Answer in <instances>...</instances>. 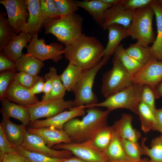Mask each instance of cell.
Instances as JSON below:
<instances>
[{
	"label": "cell",
	"mask_w": 162,
	"mask_h": 162,
	"mask_svg": "<svg viewBox=\"0 0 162 162\" xmlns=\"http://www.w3.org/2000/svg\"><path fill=\"white\" fill-rule=\"evenodd\" d=\"M87 108V114L82 119L73 118L64 126L63 130L72 142L81 143L91 140L102 128L107 125L110 111H102L97 107Z\"/></svg>",
	"instance_id": "obj_2"
},
{
	"label": "cell",
	"mask_w": 162,
	"mask_h": 162,
	"mask_svg": "<svg viewBox=\"0 0 162 162\" xmlns=\"http://www.w3.org/2000/svg\"><path fill=\"white\" fill-rule=\"evenodd\" d=\"M49 72L46 74L44 78L51 79L52 83V91L49 100L64 98L66 91L55 67H50Z\"/></svg>",
	"instance_id": "obj_34"
},
{
	"label": "cell",
	"mask_w": 162,
	"mask_h": 162,
	"mask_svg": "<svg viewBox=\"0 0 162 162\" xmlns=\"http://www.w3.org/2000/svg\"><path fill=\"white\" fill-rule=\"evenodd\" d=\"M29 18L22 32L32 35L40 32L45 21L40 9V0H26Z\"/></svg>",
	"instance_id": "obj_17"
},
{
	"label": "cell",
	"mask_w": 162,
	"mask_h": 162,
	"mask_svg": "<svg viewBox=\"0 0 162 162\" xmlns=\"http://www.w3.org/2000/svg\"><path fill=\"white\" fill-rule=\"evenodd\" d=\"M5 96L9 101L23 106H31L39 101L29 89L14 80L7 90Z\"/></svg>",
	"instance_id": "obj_16"
},
{
	"label": "cell",
	"mask_w": 162,
	"mask_h": 162,
	"mask_svg": "<svg viewBox=\"0 0 162 162\" xmlns=\"http://www.w3.org/2000/svg\"><path fill=\"white\" fill-rule=\"evenodd\" d=\"M104 49L95 37L82 34L72 43L65 46L63 54L69 63L84 70L100 62L104 56Z\"/></svg>",
	"instance_id": "obj_1"
},
{
	"label": "cell",
	"mask_w": 162,
	"mask_h": 162,
	"mask_svg": "<svg viewBox=\"0 0 162 162\" xmlns=\"http://www.w3.org/2000/svg\"><path fill=\"white\" fill-rule=\"evenodd\" d=\"M16 147L8 140L2 128L0 125V160L5 154L16 152Z\"/></svg>",
	"instance_id": "obj_43"
},
{
	"label": "cell",
	"mask_w": 162,
	"mask_h": 162,
	"mask_svg": "<svg viewBox=\"0 0 162 162\" xmlns=\"http://www.w3.org/2000/svg\"><path fill=\"white\" fill-rule=\"evenodd\" d=\"M16 69L19 71L26 72L30 75H38L44 63L38 59L28 54H23L16 62Z\"/></svg>",
	"instance_id": "obj_26"
},
{
	"label": "cell",
	"mask_w": 162,
	"mask_h": 162,
	"mask_svg": "<svg viewBox=\"0 0 162 162\" xmlns=\"http://www.w3.org/2000/svg\"><path fill=\"white\" fill-rule=\"evenodd\" d=\"M16 69V62L0 52V71L11 70Z\"/></svg>",
	"instance_id": "obj_46"
},
{
	"label": "cell",
	"mask_w": 162,
	"mask_h": 162,
	"mask_svg": "<svg viewBox=\"0 0 162 162\" xmlns=\"http://www.w3.org/2000/svg\"><path fill=\"white\" fill-rule=\"evenodd\" d=\"M109 162H132L130 160H110Z\"/></svg>",
	"instance_id": "obj_53"
},
{
	"label": "cell",
	"mask_w": 162,
	"mask_h": 162,
	"mask_svg": "<svg viewBox=\"0 0 162 162\" xmlns=\"http://www.w3.org/2000/svg\"><path fill=\"white\" fill-rule=\"evenodd\" d=\"M82 71L81 68L69 63L62 73L59 75L66 91L73 92Z\"/></svg>",
	"instance_id": "obj_28"
},
{
	"label": "cell",
	"mask_w": 162,
	"mask_h": 162,
	"mask_svg": "<svg viewBox=\"0 0 162 162\" xmlns=\"http://www.w3.org/2000/svg\"><path fill=\"white\" fill-rule=\"evenodd\" d=\"M32 36L24 32H20L18 35L13 37L1 52L16 62L23 54V48L27 47V44L31 41Z\"/></svg>",
	"instance_id": "obj_21"
},
{
	"label": "cell",
	"mask_w": 162,
	"mask_h": 162,
	"mask_svg": "<svg viewBox=\"0 0 162 162\" xmlns=\"http://www.w3.org/2000/svg\"><path fill=\"white\" fill-rule=\"evenodd\" d=\"M108 40L104 51V56H110L114 54L120 43L123 39L130 36L128 29L117 24L110 26L107 28Z\"/></svg>",
	"instance_id": "obj_22"
},
{
	"label": "cell",
	"mask_w": 162,
	"mask_h": 162,
	"mask_svg": "<svg viewBox=\"0 0 162 162\" xmlns=\"http://www.w3.org/2000/svg\"><path fill=\"white\" fill-rule=\"evenodd\" d=\"M125 50L129 56L143 65L155 58L152 55L150 47L137 42L130 44Z\"/></svg>",
	"instance_id": "obj_27"
},
{
	"label": "cell",
	"mask_w": 162,
	"mask_h": 162,
	"mask_svg": "<svg viewBox=\"0 0 162 162\" xmlns=\"http://www.w3.org/2000/svg\"><path fill=\"white\" fill-rule=\"evenodd\" d=\"M26 129L29 132L41 137L47 142V146L50 148L58 144L72 142L63 129L59 130L52 127L38 128L28 127Z\"/></svg>",
	"instance_id": "obj_18"
},
{
	"label": "cell",
	"mask_w": 162,
	"mask_h": 162,
	"mask_svg": "<svg viewBox=\"0 0 162 162\" xmlns=\"http://www.w3.org/2000/svg\"><path fill=\"white\" fill-rule=\"evenodd\" d=\"M6 13L0 11V51L12 40L16 34L6 17Z\"/></svg>",
	"instance_id": "obj_33"
},
{
	"label": "cell",
	"mask_w": 162,
	"mask_h": 162,
	"mask_svg": "<svg viewBox=\"0 0 162 162\" xmlns=\"http://www.w3.org/2000/svg\"><path fill=\"white\" fill-rule=\"evenodd\" d=\"M154 114L156 120L153 130L158 131L162 135V107L156 109Z\"/></svg>",
	"instance_id": "obj_47"
},
{
	"label": "cell",
	"mask_w": 162,
	"mask_h": 162,
	"mask_svg": "<svg viewBox=\"0 0 162 162\" xmlns=\"http://www.w3.org/2000/svg\"><path fill=\"white\" fill-rule=\"evenodd\" d=\"M112 68L105 72L102 79L101 91L106 98L130 86L132 77L124 68L115 54L112 60Z\"/></svg>",
	"instance_id": "obj_7"
},
{
	"label": "cell",
	"mask_w": 162,
	"mask_h": 162,
	"mask_svg": "<svg viewBox=\"0 0 162 162\" xmlns=\"http://www.w3.org/2000/svg\"><path fill=\"white\" fill-rule=\"evenodd\" d=\"M142 86L132 83L123 90L106 98L104 101L88 106L87 108L103 107L110 112L119 108L129 110L137 114V108L140 102Z\"/></svg>",
	"instance_id": "obj_6"
},
{
	"label": "cell",
	"mask_w": 162,
	"mask_h": 162,
	"mask_svg": "<svg viewBox=\"0 0 162 162\" xmlns=\"http://www.w3.org/2000/svg\"><path fill=\"white\" fill-rule=\"evenodd\" d=\"M0 125L8 140L11 144L16 147L21 145L24 140L26 126L22 124H15L11 122L10 118L4 116H2Z\"/></svg>",
	"instance_id": "obj_24"
},
{
	"label": "cell",
	"mask_w": 162,
	"mask_h": 162,
	"mask_svg": "<svg viewBox=\"0 0 162 162\" xmlns=\"http://www.w3.org/2000/svg\"><path fill=\"white\" fill-rule=\"evenodd\" d=\"M146 137H142L140 145L143 155L149 157L150 162H162V135L153 139L151 143V148L145 144Z\"/></svg>",
	"instance_id": "obj_29"
},
{
	"label": "cell",
	"mask_w": 162,
	"mask_h": 162,
	"mask_svg": "<svg viewBox=\"0 0 162 162\" xmlns=\"http://www.w3.org/2000/svg\"><path fill=\"white\" fill-rule=\"evenodd\" d=\"M155 98L162 97V81L153 89Z\"/></svg>",
	"instance_id": "obj_50"
},
{
	"label": "cell",
	"mask_w": 162,
	"mask_h": 162,
	"mask_svg": "<svg viewBox=\"0 0 162 162\" xmlns=\"http://www.w3.org/2000/svg\"><path fill=\"white\" fill-rule=\"evenodd\" d=\"M122 147L126 155L132 162H137L142 159L143 155L141 146L138 142L120 139Z\"/></svg>",
	"instance_id": "obj_36"
},
{
	"label": "cell",
	"mask_w": 162,
	"mask_h": 162,
	"mask_svg": "<svg viewBox=\"0 0 162 162\" xmlns=\"http://www.w3.org/2000/svg\"><path fill=\"white\" fill-rule=\"evenodd\" d=\"M46 80L43 76L40 77L34 85L31 88L29 89L31 93L33 95L43 92L45 81Z\"/></svg>",
	"instance_id": "obj_49"
},
{
	"label": "cell",
	"mask_w": 162,
	"mask_h": 162,
	"mask_svg": "<svg viewBox=\"0 0 162 162\" xmlns=\"http://www.w3.org/2000/svg\"><path fill=\"white\" fill-rule=\"evenodd\" d=\"M0 162H30L26 157L17 152L5 154Z\"/></svg>",
	"instance_id": "obj_45"
},
{
	"label": "cell",
	"mask_w": 162,
	"mask_h": 162,
	"mask_svg": "<svg viewBox=\"0 0 162 162\" xmlns=\"http://www.w3.org/2000/svg\"><path fill=\"white\" fill-rule=\"evenodd\" d=\"M154 15L150 5L133 11L132 20L128 28L132 39L146 46L154 42L156 39L152 27Z\"/></svg>",
	"instance_id": "obj_5"
},
{
	"label": "cell",
	"mask_w": 162,
	"mask_h": 162,
	"mask_svg": "<svg viewBox=\"0 0 162 162\" xmlns=\"http://www.w3.org/2000/svg\"><path fill=\"white\" fill-rule=\"evenodd\" d=\"M46 142L40 136L24 130V138L20 146L27 151L40 153L55 158H65L73 154L70 151L64 149L58 150L48 147Z\"/></svg>",
	"instance_id": "obj_11"
},
{
	"label": "cell",
	"mask_w": 162,
	"mask_h": 162,
	"mask_svg": "<svg viewBox=\"0 0 162 162\" xmlns=\"http://www.w3.org/2000/svg\"><path fill=\"white\" fill-rule=\"evenodd\" d=\"M1 101L2 107L0 112L2 116L16 119L26 126L29 124L31 118L28 106L16 104L6 98Z\"/></svg>",
	"instance_id": "obj_20"
},
{
	"label": "cell",
	"mask_w": 162,
	"mask_h": 162,
	"mask_svg": "<svg viewBox=\"0 0 162 162\" xmlns=\"http://www.w3.org/2000/svg\"><path fill=\"white\" fill-rule=\"evenodd\" d=\"M157 3L162 8V0H156Z\"/></svg>",
	"instance_id": "obj_54"
},
{
	"label": "cell",
	"mask_w": 162,
	"mask_h": 162,
	"mask_svg": "<svg viewBox=\"0 0 162 162\" xmlns=\"http://www.w3.org/2000/svg\"><path fill=\"white\" fill-rule=\"evenodd\" d=\"M27 54L42 62L48 59L57 62L62 58L64 49L62 44L53 42L46 44L43 39H38V33L32 35L26 47Z\"/></svg>",
	"instance_id": "obj_9"
},
{
	"label": "cell",
	"mask_w": 162,
	"mask_h": 162,
	"mask_svg": "<svg viewBox=\"0 0 162 162\" xmlns=\"http://www.w3.org/2000/svg\"><path fill=\"white\" fill-rule=\"evenodd\" d=\"M40 9L45 20L61 17L55 0H40Z\"/></svg>",
	"instance_id": "obj_38"
},
{
	"label": "cell",
	"mask_w": 162,
	"mask_h": 162,
	"mask_svg": "<svg viewBox=\"0 0 162 162\" xmlns=\"http://www.w3.org/2000/svg\"><path fill=\"white\" fill-rule=\"evenodd\" d=\"M40 76H33L26 72L19 71L16 73L13 80L20 83L26 87L30 89L38 80Z\"/></svg>",
	"instance_id": "obj_42"
},
{
	"label": "cell",
	"mask_w": 162,
	"mask_h": 162,
	"mask_svg": "<svg viewBox=\"0 0 162 162\" xmlns=\"http://www.w3.org/2000/svg\"><path fill=\"white\" fill-rule=\"evenodd\" d=\"M45 79L46 81L43 91L44 94L41 99L42 101L49 100L52 91V83L51 79L50 78H46Z\"/></svg>",
	"instance_id": "obj_48"
},
{
	"label": "cell",
	"mask_w": 162,
	"mask_h": 162,
	"mask_svg": "<svg viewBox=\"0 0 162 162\" xmlns=\"http://www.w3.org/2000/svg\"><path fill=\"white\" fill-rule=\"evenodd\" d=\"M16 151L26 157L30 162H60L65 159L51 158L40 153L27 151L21 146L16 147Z\"/></svg>",
	"instance_id": "obj_37"
},
{
	"label": "cell",
	"mask_w": 162,
	"mask_h": 162,
	"mask_svg": "<svg viewBox=\"0 0 162 162\" xmlns=\"http://www.w3.org/2000/svg\"><path fill=\"white\" fill-rule=\"evenodd\" d=\"M102 2L113 5L121 2L122 0H101Z\"/></svg>",
	"instance_id": "obj_52"
},
{
	"label": "cell",
	"mask_w": 162,
	"mask_h": 162,
	"mask_svg": "<svg viewBox=\"0 0 162 162\" xmlns=\"http://www.w3.org/2000/svg\"><path fill=\"white\" fill-rule=\"evenodd\" d=\"M5 8L8 20L16 34L22 31L29 18L26 0H1Z\"/></svg>",
	"instance_id": "obj_12"
},
{
	"label": "cell",
	"mask_w": 162,
	"mask_h": 162,
	"mask_svg": "<svg viewBox=\"0 0 162 162\" xmlns=\"http://www.w3.org/2000/svg\"><path fill=\"white\" fill-rule=\"evenodd\" d=\"M121 3L112 5L106 10L103 23L100 25L104 30H106L113 24L121 25L127 29L129 26L133 11L124 8Z\"/></svg>",
	"instance_id": "obj_15"
},
{
	"label": "cell",
	"mask_w": 162,
	"mask_h": 162,
	"mask_svg": "<svg viewBox=\"0 0 162 162\" xmlns=\"http://www.w3.org/2000/svg\"><path fill=\"white\" fill-rule=\"evenodd\" d=\"M114 54L127 71L132 76L144 66L126 53L122 44L118 47Z\"/></svg>",
	"instance_id": "obj_31"
},
{
	"label": "cell",
	"mask_w": 162,
	"mask_h": 162,
	"mask_svg": "<svg viewBox=\"0 0 162 162\" xmlns=\"http://www.w3.org/2000/svg\"><path fill=\"white\" fill-rule=\"evenodd\" d=\"M15 70H9L0 75V98L1 101L6 98V92L14 80Z\"/></svg>",
	"instance_id": "obj_40"
},
{
	"label": "cell",
	"mask_w": 162,
	"mask_h": 162,
	"mask_svg": "<svg viewBox=\"0 0 162 162\" xmlns=\"http://www.w3.org/2000/svg\"><path fill=\"white\" fill-rule=\"evenodd\" d=\"M132 80L133 83L154 89L162 81V61L152 59L132 76Z\"/></svg>",
	"instance_id": "obj_13"
},
{
	"label": "cell",
	"mask_w": 162,
	"mask_h": 162,
	"mask_svg": "<svg viewBox=\"0 0 162 162\" xmlns=\"http://www.w3.org/2000/svg\"><path fill=\"white\" fill-rule=\"evenodd\" d=\"M110 57H104L96 65L83 70L73 91L75 98L73 108L86 106L87 108L98 103V98L92 90L94 80L98 71L107 63Z\"/></svg>",
	"instance_id": "obj_4"
},
{
	"label": "cell",
	"mask_w": 162,
	"mask_h": 162,
	"mask_svg": "<svg viewBox=\"0 0 162 162\" xmlns=\"http://www.w3.org/2000/svg\"><path fill=\"white\" fill-rule=\"evenodd\" d=\"M86 106L72 108L68 111H64L57 115L44 120H37L29 124V128H38L52 127L62 130L64 124L71 119L85 115Z\"/></svg>",
	"instance_id": "obj_14"
},
{
	"label": "cell",
	"mask_w": 162,
	"mask_h": 162,
	"mask_svg": "<svg viewBox=\"0 0 162 162\" xmlns=\"http://www.w3.org/2000/svg\"><path fill=\"white\" fill-rule=\"evenodd\" d=\"M155 99L153 89L148 86H142L140 95V102L147 106L153 113L156 109L155 105Z\"/></svg>",
	"instance_id": "obj_41"
},
{
	"label": "cell",
	"mask_w": 162,
	"mask_h": 162,
	"mask_svg": "<svg viewBox=\"0 0 162 162\" xmlns=\"http://www.w3.org/2000/svg\"><path fill=\"white\" fill-rule=\"evenodd\" d=\"M133 118L131 115L122 113L121 118L115 121L112 126L120 138L137 142L141 137V134L140 131L133 128Z\"/></svg>",
	"instance_id": "obj_19"
},
{
	"label": "cell",
	"mask_w": 162,
	"mask_h": 162,
	"mask_svg": "<svg viewBox=\"0 0 162 162\" xmlns=\"http://www.w3.org/2000/svg\"><path fill=\"white\" fill-rule=\"evenodd\" d=\"M52 148L68 150L75 156L86 162H109L110 161L104 153L95 147L91 140L81 143H61L54 145Z\"/></svg>",
	"instance_id": "obj_8"
},
{
	"label": "cell",
	"mask_w": 162,
	"mask_h": 162,
	"mask_svg": "<svg viewBox=\"0 0 162 162\" xmlns=\"http://www.w3.org/2000/svg\"><path fill=\"white\" fill-rule=\"evenodd\" d=\"M137 162H150L149 160L146 159H141L139 161Z\"/></svg>",
	"instance_id": "obj_55"
},
{
	"label": "cell",
	"mask_w": 162,
	"mask_h": 162,
	"mask_svg": "<svg viewBox=\"0 0 162 162\" xmlns=\"http://www.w3.org/2000/svg\"><path fill=\"white\" fill-rule=\"evenodd\" d=\"M78 7L83 8L92 16L96 22L101 25L103 23L106 10L112 5L101 0H75Z\"/></svg>",
	"instance_id": "obj_23"
},
{
	"label": "cell",
	"mask_w": 162,
	"mask_h": 162,
	"mask_svg": "<svg viewBox=\"0 0 162 162\" xmlns=\"http://www.w3.org/2000/svg\"><path fill=\"white\" fill-rule=\"evenodd\" d=\"M30 115L31 122L42 118L52 117L73 107V100H65L64 98L39 101L33 105L27 106Z\"/></svg>",
	"instance_id": "obj_10"
},
{
	"label": "cell",
	"mask_w": 162,
	"mask_h": 162,
	"mask_svg": "<svg viewBox=\"0 0 162 162\" xmlns=\"http://www.w3.org/2000/svg\"><path fill=\"white\" fill-rule=\"evenodd\" d=\"M55 4L61 16H65L75 13L79 7L75 1L55 0Z\"/></svg>",
	"instance_id": "obj_39"
},
{
	"label": "cell",
	"mask_w": 162,
	"mask_h": 162,
	"mask_svg": "<svg viewBox=\"0 0 162 162\" xmlns=\"http://www.w3.org/2000/svg\"><path fill=\"white\" fill-rule=\"evenodd\" d=\"M153 0H122L121 4L125 9L134 10L150 5Z\"/></svg>",
	"instance_id": "obj_44"
},
{
	"label": "cell",
	"mask_w": 162,
	"mask_h": 162,
	"mask_svg": "<svg viewBox=\"0 0 162 162\" xmlns=\"http://www.w3.org/2000/svg\"><path fill=\"white\" fill-rule=\"evenodd\" d=\"M115 134L113 127L106 125L102 128L91 140L95 147L104 152L111 143Z\"/></svg>",
	"instance_id": "obj_30"
},
{
	"label": "cell",
	"mask_w": 162,
	"mask_h": 162,
	"mask_svg": "<svg viewBox=\"0 0 162 162\" xmlns=\"http://www.w3.org/2000/svg\"><path fill=\"white\" fill-rule=\"evenodd\" d=\"M83 21V18L74 13L67 16L45 20L43 27L46 34H52L66 46L82 34Z\"/></svg>",
	"instance_id": "obj_3"
},
{
	"label": "cell",
	"mask_w": 162,
	"mask_h": 162,
	"mask_svg": "<svg viewBox=\"0 0 162 162\" xmlns=\"http://www.w3.org/2000/svg\"><path fill=\"white\" fill-rule=\"evenodd\" d=\"M60 162H86L76 156H70L65 158Z\"/></svg>",
	"instance_id": "obj_51"
},
{
	"label": "cell",
	"mask_w": 162,
	"mask_h": 162,
	"mask_svg": "<svg viewBox=\"0 0 162 162\" xmlns=\"http://www.w3.org/2000/svg\"><path fill=\"white\" fill-rule=\"evenodd\" d=\"M156 16L157 27V35L152 45L150 47L153 57L157 60L162 61V8L153 0L150 4Z\"/></svg>",
	"instance_id": "obj_25"
},
{
	"label": "cell",
	"mask_w": 162,
	"mask_h": 162,
	"mask_svg": "<svg viewBox=\"0 0 162 162\" xmlns=\"http://www.w3.org/2000/svg\"><path fill=\"white\" fill-rule=\"evenodd\" d=\"M104 153L110 160H130L124 152L120 138L115 132L111 143Z\"/></svg>",
	"instance_id": "obj_35"
},
{
	"label": "cell",
	"mask_w": 162,
	"mask_h": 162,
	"mask_svg": "<svg viewBox=\"0 0 162 162\" xmlns=\"http://www.w3.org/2000/svg\"><path fill=\"white\" fill-rule=\"evenodd\" d=\"M141 122L142 130L146 133L150 130H153L156 120L154 113L150 108L140 102L137 108V114Z\"/></svg>",
	"instance_id": "obj_32"
}]
</instances>
